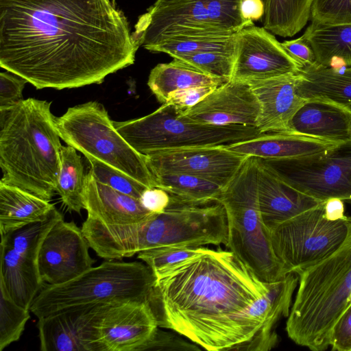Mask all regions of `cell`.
Listing matches in <instances>:
<instances>
[{
  "mask_svg": "<svg viewBox=\"0 0 351 351\" xmlns=\"http://www.w3.org/2000/svg\"><path fill=\"white\" fill-rule=\"evenodd\" d=\"M90 248L82 228L60 219L45 236L38 252L37 267L46 285L66 282L93 267Z\"/></svg>",
  "mask_w": 351,
  "mask_h": 351,
  "instance_id": "obj_16",
  "label": "cell"
},
{
  "mask_svg": "<svg viewBox=\"0 0 351 351\" xmlns=\"http://www.w3.org/2000/svg\"><path fill=\"white\" fill-rule=\"evenodd\" d=\"M299 73L247 82L260 104L256 128L261 133L286 132L305 101L296 91Z\"/></svg>",
  "mask_w": 351,
  "mask_h": 351,
  "instance_id": "obj_19",
  "label": "cell"
},
{
  "mask_svg": "<svg viewBox=\"0 0 351 351\" xmlns=\"http://www.w3.org/2000/svg\"><path fill=\"white\" fill-rule=\"evenodd\" d=\"M138 47L111 0H0V66L37 89L101 84Z\"/></svg>",
  "mask_w": 351,
  "mask_h": 351,
  "instance_id": "obj_1",
  "label": "cell"
},
{
  "mask_svg": "<svg viewBox=\"0 0 351 351\" xmlns=\"http://www.w3.org/2000/svg\"><path fill=\"white\" fill-rule=\"evenodd\" d=\"M158 327L147 301L99 304L92 322L94 351H137Z\"/></svg>",
  "mask_w": 351,
  "mask_h": 351,
  "instance_id": "obj_13",
  "label": "cell"
},
{
  "mask_svg": "<svg viewBox=\"0 0 351 351\" xmlns=\"http://www.w3.org/2000/svg\"><path fill=\"white\" fill-rule=\"evenodd\" d=\"M241 0H188L150 6L139 16L133 37L144 48L173 35H232L254 25L240 12Z\"/></svg>",
  "mask_w": 351,
  "mask_h": 351,
  "instance_id": "obj_10",
  "label": "cell"
},
{
  "mask_svg": "<svg viewBox=\"0 0 351 351\" xmlns=\"http://www.w3.org/2000/svg\"><path fill=\"white\" fill-rule=\"evenodd\" d=\"M330 347L332 350L351 351V303L333 328Z\"/></svg>",
  "mask_w": 351,
  "mask_h": 351,
  "instance_id": "obj_42",
  "label": "cell"
},
{
  "mask_svg": "<svg viewBox=\"0 0 351 351\" xmlns=\"http://www.w3.org/2000/svg\"><path fill=\"white\" fill-rule=\"evenodd\" d=\"M171 332L159 329L158 327L150 338L141 346L137 351H199L200 348Z\"/></svg>",
  "mask_w": 351,
  "mask_h": 351,
  "instance_id": "obj_39",
  "label": "cell"
},
{
  "mask_svg": "<svg viewBox=\"0 0 351 351\" xmlns=\"http://www.w3.org/2000/svg\"><path fill=\"white\" fill-rule=\"evenodd\" d=\"M85 176L82 159L76 149L70 145L62 146L56 192L60 195L64 207L71 213L75 212L80 215L81 210L85 209Z\"/></svg>",
  "mask_w": 351,
  "mask_h": 351,
  "instance_id": "obj_33",
  "label": "cell"
},
{
  "mask_svg": "<svg viewBox=\"0 0 351 351\" xmlns=\"http://www.w3.org/2000/svg\"><path fill=\"white\" fill-rule=\"evenodd\" d=\"M119 133L138 153L228 145L263 133L254 126L202 124L184 119L173 106L163 104L135 119L114 121Z\"/></svg>",
  "mask_w": 351,
  "mask_h": 351,
  "instance_id": "obj_8",
  "label": "cell"
},
{
  "mask_svg": "<svg viewBox=\"0 0 351 351\" xmlns=\"http://www.w3.org/2000/svg\"><path fill=\"white\" fill-rule=\"evenodd\" d=\"M27 82L25 78L8 71L0 73V111L23 100V90Z\"/></svg>",
  "mask_w": 351,
  "mask_h": 351,
  "instance_id": "obj_40",
  "label": "cell"
},
{
  "mask_svg": "<svg viewBox=\"0 0 351 351\" xmlns=\"http://www.w3.org/2000/svg\"><path fill=\"white\" fill-rule=\"evenodd\" d=\"M258 173L257 158L248 156L217 202L223 206L226 215L225 246L261 281L272 282L288 274L274 251L270 232L263 221Z\"/></svg>",
  "mask_w": 351,
  "mask_h": 351,
  "instance_id": "obj_6",
  "label": "cell"
},
{
  "mask_svg": "<svg viewBox=\"0 0 351 351\" xmlns=\"http://www.w3.org/2000/svg\"><path fill=\"white\" fill-rule=\"evenodd\" d=\"M147 302L160 328H169L208 351L237 350L262 323L250 313L267 283L230 250L198 252L154 273Z\"/></svg>",
  "mask_w": 351,
  "mask_h": 351,
  "instance_id": "obj_2",
  "label": "cell"
},
{
  "mask_svg": "<svg viewBox=\"0 0 351 351\" xmlns=\"http://www.w3.org/2000/svg\"><path fill=\"white\" fill-rule=\"evenodd\" d=\"M82 230L97 256L120 260L168 245H226V215L218 202L191 204L171 199L162 212L132 224H106L86 218Z\"/></svg>",
  "mask_w": 351,
  "mask_h": 351,
  "instance_id": "obj_3",
  "label": "cell"
},
{
  "mask_svg": "<svg viewBox=\"0 0 351 351\" xmlns=\"http://www.w3.org/2000/svg\"><path fill=\"white\" fill-rule=\"evenodd\" d=\"M304 100H322L351 108V66L332 67L315 63L303 68L296 85Z\"/></svg>",
  "mask_w": 351,
  "mask_h": 351,
  "instance_id": "obj_24",
  "label": "cell"
},
{
  "mask_svg": "<svg viewBox=\"0 0 351 351\" xmlns=\"http://www.w3.org/2000/svg\"><path fill=\"white\" fill-rule=\"evenodd\" d=\"M325 202L270 230L274 251L287 274H298L321 261L346 239L351 217L330 214Z\"/></svg>",
  "mask_w": 351,
  "mask_h": 351,
  "instance_id": "obj_11",
  "label": "cell"
},
{
  "mask_svg": "<svg viewBox=\"0 0 351 351\" xmlns=\"http://www.w3.org/2000/svg\"><path fill=\"white\" fill-rule=\"evenodd\" d=\"M301 65L265 27L248 26L236 35L230 80L250 82L297 73Z\"/></svg>",
  "mask_w": 351,
  "mask_h": 351,
  "instance_id": "obj_14",
  "label": "cell"
},
{
  "mask_svg": "<svg viewBox=\"0 0 351 351\" xmlns=\"http://www.w3.org/2000/svg\"><path fill=\"white\" fill-rule=\"evenodd\" d=\"M260 111L250 84L230 80L195 106L179 112L184 119L202 124L256 127Z\"/></svg>",
  "mask_w": 351,
  "mask_h": 351,
  "instance_id": "obj_17",
  "label": "cell"
},
{
  "mask_svg": "<svg viewBox=\"0 0 351 351\" xmlns=\"http://www.w3.org/2000/svg\"><path fill=\"white\" fill-rule=\"evenodd\" d=\"M224 146L165 150L144 156L154 177L165 173L188 174L209 180L224 189L248 157Z\"/></svg>",
  "mask_w": 351,
  "mask_h": 351,
  "instance_id": "obj_15",
  "label": "cell"
},
{
  "mask_svg": "<svg viewBox=\"0 0 351 351\" xmlns=\"http://www.w3.org/2000/svg\"><path fill=\"white\" fill-rule=\"evenodd\" d=\"M97 305L68 308L38 318L42 351H94L92 322Z\"/></svg>",
  "mask_w": 351,
  "mask_h": 351,
  "instance_id": "obj_18",
  "label": "cell"
},
{
  "mask_svg": "<svg viewBox=\"0 0 351 351\" xmlns=\"http://www.w3.org/2000/svg\"><path fill=\"white\" fill-rule=\"evenodd\" d=\"M351 108L322 100H306L290 120L287 132L329 141L350 140Z\"/></svg>",
  "mask_w": 351,
  "mask_h": 351,
  "instance_id": "obj_21",
  "label": "cell"
},
{
  "mask_svg": "<svg viewBox=\"0 0 351 351\" xmlns=\"http://www.w3.org/2000/svg\"><path fill=\"white\" fill-rule=\"evenodd\" d=\"M0 282L15 302L28 309L45 285L40 276L37 260L18 253L3 243Z\"/></svg>",
  "mask_w": 351,
  "mask_h": 351,
  "instance_id": "obj_25",
  "label": "cell"
},
{
  "mask_svg": "<svg viewBox=\"0 0 351 351\" xmlns=\"http://www.w3.org/2000/svg\"><path fill=\"white\" fill-rule=\"evenodd\" d=\"M84 202L86 218L106 224L136 223L154 213L144 208L138 199L96 180L90 170L85 176Z\"/></svg>",
  "mask_w": 351,
  "mask_h": 351,
  "instance_id": "obj_20",
  "label": "cell"
},
{
  "mask_svg": "<svg viewBox=\"0 0 351 351\" xmlns=\"http://www.w3.org/2000/svg\"><path fill=\"white\" fill-rule=\"evenodd\" d=\"M303 36L311 46L317 64L332 67L351 66V24L311 22Z\"/></svg>",
  "mask_w": 351,
  "mask_h": 351,
  "instance_id": "obj_28",
  "label": "cell"
},
{
  "mask_svg": "<svg viewBox=\"0 0 351 351\" xmlns=\"http://www.w3.org/2000/svg\"><path fill=\"white\" fill-rule=\"evenodd\" d=\"M219 86H197L171 92L165 104L175 106L183 112L195 106Z\"/></svg>",
  "mask_w": 351,
  "mask_h": 351,
  "instance_id": "obj_41",
  "label": "cell"
},
{
  "mask_svg": "<svg viewBox=\"0 0 351 351\" xmlns=\"http://www.w3.org/2000/svg\"><path fill=\"white\" fill-rule=\"evenodd\" d=\"M155 281L147 265L106 260L66 282L45 284L29 310L39 318L75 306L147 301Z\"/></svg>",
  "mask_w": 351,
  "mask_h": 351,
  "instance_id": "obj_7",
  "label": "cell"
},
{
  "mask_svg": "<svg viewBox=\"0 0 351 351\" xmlns=\"http://www.w3.org/2000/svg\"><path fill=\"white\" fill-rule=\"evenodd\" d=\"M240 12L243 18L249 21L262 19L265 14V3L263 0H241Z\"/></svg>",
  "mask_w": 351,
  "mask_h": 351,
  "instance_id": "obj_45",
  "label": "cell"
},
{
  "mask_svg": "<svg viewBox=\"0 0 351 351\" xmlns=\"http://www.w3.org/2000/svg\"><path fill=\"white\" fill-rule=\"evenodd\" d=\"M55 208L50 201L0 181L1 235L45 220Z\"/></svg>",
  "mask_w": 351,
  "mask_h": 351,
  "instance_id": "obj_26",
  "label": "cell"
},
{
  "mask_svg": "<svg viewBox=\"0 0 351 351\" xmlns=\"http://www.w3.org/2000/svg\"><path fill=\"white\" fill-rule=\"evenodd\" d=\"M173 58H178L210 77L227 81L232 77L234 53L203 52Z\"/></svg>",
  "mask_w": 351,
  "mask_h": 351,
  "instance_id": "obj_36",
  "label": "cell"
},
{
  "mask_svg": "<svg viewBox=\"0 0 351 351\" xmlns=\"http://www.w3.org/2000/svg\"><path fill=\"white\" fill-rule=\"evenodd\" d=\"M58 133L67 145L88 158H95L138 180L157 187L144 155L136 152L117 130L104 106L88 101L55 117Z\"/></svg>",
  "mask_w": 351,
  "mask_h": 351,
  "instance_id": "obj_9",
  "label": "cell"
},
{
  "mask_svg": "<svg viewBox=\"0 0 351 351\" xmlns=\"http://www.w3.org/2000/svg\"><path fill=\"white\" fill-rule=\"evenodd\" d=\"M350 303H351V299H350Z\"/></svg>",
  "mask_w": 351,
  "mask_h": 351,
  "instance_id": "obj_48",
  "label": "cell"
},
{
  "mask_svg": "<svg viewBox=\"0 0 351 351\" xmlns=\"http://www.w3.org/2000/svg\"><path fill=\"white\" fill-rule=\"evenodd\" d=\"M88 160L90 165V171L95 179L117 191L139 199L143 192L148 188L124 172L103 162L95 158H88Z\"/></svg>",
  "mask_w": 351,
  "mask_h": 351,
  "instance_id": "obj_35",
  "label": "cell"
},
{
  "mask_svg": "<svg viewBox=\"0 0 351 351\" xmlns=\"http://www.w3.org/2000/svg\"><path fill=\"white\" fill-rule=\"evenodd\" d=\"M29 309L15 302L0 282V350L22 335L30 317Z\"/></svg>",
  "mask_w": 351,
  "mask_h": 351,
  "instance_id": "obj_34",
  "label": "cell"
},
{
  "mask_svg": "<svg viewBox=\"0 0 351 351\" xmlns=\"http://www.w3.org/2000/svg\"><path fill=\"white\" fill-rule=\"evenodd\" d=\"M60 138L51 102L28 98L1 110V181L50 201L60 171Z\"/></svg>",
  "mask_w": 351,
  "mask_h": 351,
  "instance_id": "obj_4",
  "label": "cell"
},
{
  "mask_svg": "<svg viewBox=\"0 0 351 351\" xmlns=\"http://www.w3.org/2000/svg\"><path fill=\"white\" fill-rule=\"evenodd\" d=\"M312 1L264 0L263 27L280 36H293L309 20Z\"/></svg>",
  "mask_w": 351,
  "mask_h": 351,
  "instance_id": "obj_31",
  "label": "cell"
},
{
  "mask_svg": "<svg viewBox=\"0 0 351 351\" xmlns=\"http://www.w3.org/2000/svg\"><path fill=\"white\" fill-rule=\"evenodd\" d=\"M298 285V275L288 274L282 279L267 282V294L270 307L261 327L254 337L241 345L237 350H269L278 343L275 331L276 323L282 317H288L291 311L293 294Z\"/></svg>",
  "mask_w": 351,
  "mask_h": 351,
  "instance_id": "obj_27",
  "label": "cell"
},
{
  "mask_svg": "<svg viewBox=\"0 0 351 351\" xmlns=\"http://www.w3.org/2000/svg\"><path fill=\"white\" fill-rule=\"evenodd\" d=\"M339 143L292 132H279L263 133L252 138L224 147L245 156L280 159L320 153Z\"/></svg>",
  "mask_w": 351,
  "mask_h": 351,
  "instance_id": "obj_23",
  "label": "cell"
},
{
  "mask_svg": "<svg viewBox=\"0 0 351 351\" xmlns=\"http://www.w3.org/2000/svg\"><path fill=\"white\" fill-rule=\"evenodd\" d=\"M227 80L210 77L178 59L154 66L149 75L147 85L157 100L165 104L173 91L197 86H221Z\"/></svg>",
  "mask_w": 351,
  "mask_h": 351,
  "instance_id": "obj_29",
  "label": "cell"
},
{
  "mask_svg": "<svg viewBox=\"0 0 351 351\" xmlns=\"http://www.w3.org/2000/svg\"><path fill=\"white\" fill-rule=\"evenodd\" d=\"M236 35H173L145 49L153 53H165L172 58L203 52L234 53Z\"/></svg>",
  "mask_w": 351,
  "mask_h": 351,
  "instance_id": "obj_32",
  "label": "cell"
},
{
  "mask_svg": "<svg viewBox=\"0 0 351 351\" xmlns=\"http://www.w3.org/2000/svg\"><path fill=\"white\" fill-rule=\"evenodd\" d=\"M188 0H156L154 3L155 5H163L168 4H173L178 2L185 1Z\"/></svg>",
  "mask_w": 351,
  "mask_h": 351,
  "instance_id": "obj_46",
  "label": "cell"
},
{
  "mask_svg": "<svg viewBox=\"0 0 351 351\" xmlns=\"http://www.w3.org/2000/svg\"><path fill=\"white\" fill-rule=\"evenodd\" d=\"M298 275L287 333L300 346L325 350L335 325L350 304L351 222L346 239L333 253Z\"/></svg>",
  "mask_w": 351,
  "mask_h": 351,
  "instance_id": "obj_5",
  "label": "cell"
},
{
  "mask_svg": "<svg viewBox=\"0 0 351 351\" xmlns=\"http://www.w3.org/2000/svg\"><path fill=\"white\" fill-rule=\"evenodd\" d=\"M199 247L186 245H168L149 249L137 254L153 273L169 268L196 254Z\"/></svg>",
  "mask_w": 351,
  "mask_h": 351,
  "instance_id": "obj_37",
  "label": "cell"
},
{
  "mask_svg": "<svg viewBox=\"0 0 351 351\" xmlns=\"http://www.w3.org/2000/svg\"><path fill=\"white\" fill-rule=\"evenodd\" d=\"M281 43L302 69L317 63L314 51L303 35L295 39L285 40Z\"/></svg>",
  "mask_w": 351,
  "mask_h": 351,
  "instance_id": "obj_43",
  "label": "cell"
},
{
  "mask_svg": "<svg viewBox=\"0 0 351 351\" xmlns=\"http://www.w3.org/2000/svg\"><path fill=\"white\" fill-rule=\"evenodd\" d=\"M258 159L278 178L304 195L320 202H351V139L308 156Z\"/></svg>",
  "mask_w": 351,
  "mask_h": 351,
  "instance_id": "obj_12",
  "label": "cell"
},
{
  "mask_svg": "<svg viewBox=\"0 0 351 351\" xmlns=\"http://www.w3.org/2000/svg\"><path fill=\"white\" fill-rule=\"evenodd\" d=\"M157 187L165 190L171 199L191 204L217 202L224 189L209 180L183 173H165L154 176Z\"/></svg>",
  "mask_w": 351,
  "mask_h": 351,
  "instance_id": "obj_30",
  "label": "cell"
},
{
  "mask_svg": "<svg viewBox=\"0 0 351 351\" xmlns=\"http://www.w3.org/2000/svg\"><path fill=\"white\" fill-rule=\"evenodd\" d=\"M263 1H264V0H263Z\"/></svg>",
  "mask_w": 351,
  "mask_h": 351,
  "instance_id": "obj_49",
  "label": "cell"
},
{
  "mask_svg": "<svg viewBox=\"0 0 351 351\" xmlns=\"http://www.w3.org/2000/svg\"><path fill=\"white\" fill-rule=\"evenodd\" d=\"M309 20L326 25L351 24V0H313Z\"/></svg>",
  "mask_w": 351,
  "mask_h": 351,
  "instance_id": "obj_38",
  "label": "cell"
},
{
  "mask_svg": "<svg viewBox=\"0 0 351 351\" xmlns=\"http://www.w3.org/2000/svg\"><path fill=\"white\" fill-rule=\"evenodd\" d=\"M139 201L147 210L159 213L168 207L171 202V196L168 192L161 188H147L141 194Z\"/></svg>",
  "mask_w": 351,
  "mask_h": 351,
  "instance_id": "obj_44",
  "label": "cell"
},
{
  "mask_svg": "<svg viewBox=\"0 0 351 351\" xmlns=\"http://www.w3.org/2000/svg\"><path fill=\"white\" fill-rule=\"evenodd\" d=\"M257 160L260 210L269 232L280 223L323 202L289 186L272 173L258 158Z\"/></svg>",
  "mask_w": 351,
  "mask_h": 351,
  "instance_id": "obj_22",
  "label": "cell"
},
{
  "mask_svg": "<svg viewBox=\"0 0 351 351\" xmlns=\"http://www.w3.org/2000/svg\"><path fill=\"white\" fill-rule=\"evenodd\" d=\"M350 139H351V125H350Z\"/></svg>",
  "mask_w": 351,
  "mask_h": 351,
  "instance_id": "obj_47",
  "label": "cell"
}]
</instances>
